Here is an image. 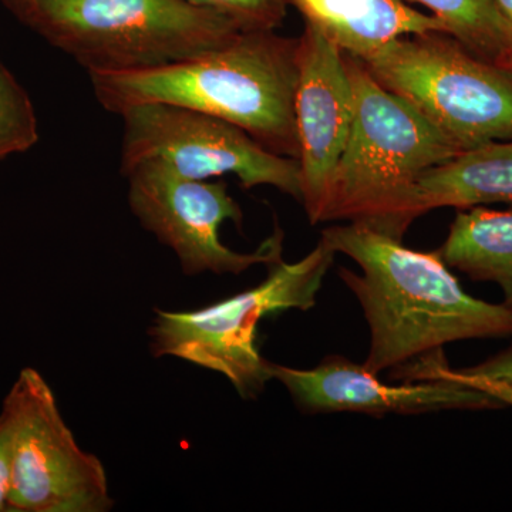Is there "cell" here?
Wrapping results in <instances>:
<instances>
[{"label":"cell","instance_id":"obj_16","mask_svg":"<svg viewBox=\"0 0 512 512\" xmlns=\"http://www.w3.org/2000/svg\"><path fill=\"white\" fill-rule=\"evenodd\" d=\"M37 141L35 110L28 94L0 63V160Z\"/></svg>","mask_w":512,"mask_h":512},{"label":"cell","instance_id":"obj_7","mask_svg":"<svg viewBox=\"0 0 512 512\" xmlns=\"http://www.w3.org/2000/svg\"><path fill=\"white\" fill-rule=\"evenodd\" d=\"M10 423V512H106L114 505L103 463L64 423L45 377L26 367L3 402Z\"/></svg>","mask_w":512,"mask_h":512},{"label":"cell","instance_id":"obj_22","mask_svg":"<svg viewBox=\"0 0 512 512\" xmlns=\"http://www.w3.org/2000/svg\"><path fill=\"white\" fill-rule=\"evenodd\" d=\"M3 2H5L6 5L16 13V15H19V13L25 9V6L28 5L29 2H32V0H3Z\"/></svg>","mask_w":512,"mask_h":512},{"label":"cell","instance_id":"obj_18","mask_svg":"<svg viewBox=\"0 0 512 512\" xmlns=\"http://www.w3.org/2000/svg\"><path fill=\"white\" fill-rule=\"evenodd\" d=\"M235 20L244 30H275L284 23L288 5L284 0H187Z\"/></svg>","mask_w":512,"mask_h":512},{"label":"cell","instance_id":"obj_10","mask_svg":"<svg viewBox=\"0 0 512 512\" xmlns=\"http://www.w3.org/2000/svg\"><path fill=\"white\" fill-rule=\"evenodd\" d=\"M298 39V161L302 204L315 225L319 224L333 174L348 146L355 99L340 47L308 23Z\"/></svg>","mask_w":512,"mask_h":512},{"label":"cell","instance_id":"obj_6","mask_svg":"<svg viewBox=\"0 0 512 512\" xmlns=\"http://www.w3.org/2000/svg\"><path fill=\"white\" fill-rule=\"evenodd\" d=\"M335 255L320 238L301 261L269 265L268 278L256 288L198 311H157L148 329L151 352L221 373L245 399L258 396L272 379L268 360L256 348L259 323L272 313L315 306Z\"/></svg>","mask_w":512,"mask_h":512},{"label":"cell","instance_id":"obj_13","mask_svg":"<svg viewBox=\"0 0 512 512\" xmlns=\"http://www.w3.org/2000/svg\"><path fill=\"white\" fill-rule=\"evenodd\" d=\"M494 202H512V140L464 151L426 171L417 184L420 215L437 208L466 210Z\"/></svg>","mask_w":512,"mask_h":512},{"label":"cell","instance_id":"obj_1","mask_svg":"<svg viewBox=\"0 0 512 512\" xmlns=\"http://www.w3.org/2000/svg\"><path fill=\"white\" fill-rule=\"evenodd\" d=\"M322 239L356 262L342 268L370 328L365 369L373 375L467 339L510 338L512 309L468 295L439 252H419L363 225H333Z\"/></svg>","mask_w":512,"mask_h":512},{"label":"cell","instance_id":"obj_9","mask_svg":"<svg viewBox=\"0 0 512 512\" xmlns=\"http://www.w3.org/2000/svg\"><path fill=\"white\" fill-rule=\"evenodd\" d=\"M123 175L131 211L161 244L173 249L185 274L238 275L255 265L282 261L284 232L278 227L251 254L222 244L221 225L242 224L241 207L224 183L181 177L157 160L143 161Z\"/></svg>","mask_w":512,"mask_h":512},{"label":"cell","instance_id":"obj_11","mask_svg":"<svg viewBox=\"0 0 512 512\" xmlns=\"http://www.w3.org/2000/svg\"><path fill=\"white\" fill-rule=\"evenodd\" d=\"M269 373L284 384L296 406L309 414L356 412L386 416L504 407L490 394L454 380H420L393 386L345 356H328L311 370L269 362Z\"/></svg>","mask_w":512,"mask_h":512},{"label":"cell","instance_id":"obj_23","mask_svg":"<svg viewBox=\"0 0 512 512\" xmlns=\"http://www.w3.org/2000/svg\"><path fill=\"white\" fill-rule=\"evenodd\" d=\"M504 67H507V69L512 70V60H511V62H508L507 64H505Z\"/></svg>","mask_w":512,"mask_h":512},{"label":"cell","instance_id":"obj_3","mask_svg":"<svg viewBox=\"0 0 512 512\" xmlns=\"http://www.w3.org/2000/svg\"><path fill=\"white\" fill-rule=\"evenodd\" d=\"M345 55L355 113L319 222L349 221L402 241L416 218L421 175L461 150L362 60Z\"/></svg>","mask_w":512,"mask_h":512},{"label":"cell","instance_id":"obj_21","mask_svg":"<svg viewBox=\"0 0 512 512\" xmlns=\"http://www.w3.org/2000/svg\"><path fill=\"white\" fill-rule=\"evenodd\" d=\"M494 3L512 30V0H494Z\"/></svg>","mask_w":512,"mask_h":512},{"label":"cell","instance_id":"obj_19","mask_svg":"<svg viewBox=\"0 0 512 512\" xmlns=\"http://www.w3.org/2000/svg\"><path fill=\"white\" fill-rule=\"evenodd\" d=\"M10 474H12V450H10V423L5 413H0V512H10Z\"/></svg>","mask_w":512,"mask_h":512},{"label":"cell","instance_id":"obj_12","mask_svg":"<svg viewBox=\"0 0 512 512\" xmlns=\"http://www.w3.org/2000/svg\"><path fill=\"white\" fill-rule=\"evenodd\" d=\"M342 52L366 59L394 39L427 32L447 33L433 15L404 0H284Z\"/></svg>","mask_w":512,"mask_h":512},{"label":"cell","instance_id":"obj_8","mask_svg":"<svg viewBox=\"0 0 512 512\" xmlns=\"http://www.w3.org/2000/svg\"><path fill=\"white\" fill-rule=\"evenodd\" d=\"M119 116L121 174L157 160L191 180L232 174L248 190L269 185L302 202L299 161L266 150L235 124L165 103L138 104Z\"/></svg>","mask_w":512,"mask_h":512},{"label":"cell","instance_id":"obj_2","mask_svg":"<svg viewBox=\"0 0 512 512\" xmlns=\"http://www.w3.org/2000/svg\"><path fill=\"white\" fill-rule=\"evenodd\" d=\"M298 43L275 30H241L184 62L90 73V83L100 106L117 116L138 104H173L235 124L266 150L298 160Z\"/></svg>","mask_w":512,"mask_h":512},{"label":"cell","instance_id":"obj_17","mask_svg":"<svg viewBox=\"0 0 512 512\" xmlns=\"http://www.w3.org/2000/svg\"><path fill=\"white\" fill-rule=\"evenodd\" d=\"M399 372H393L396 379L404 382H420V380L446 379L454 380L473 389L490 394L504 406H512V383L501 380L485 379V377L467 375L461 370H453L447 366L444 360L443 350L431 353L429 356L420 357L407 365L396 367Z\"/></svg>","mask_w":512,"mask_h":512},{"label":"cell","instance_id":"obj_20","mask_svg":"<svg viewBox=\"0 0 512 512\" xmlns=\"http://www.w3.org/2000/svg\"><path fill=\"white\" fill-rule=\"evenodd\" d=\"M461 372L467 375L485 377V379L501 380V382L512 383V346L503 350L480 365L468 367Z\"/></svg>","mask_w":512,"mask_h":512},{"label":"cell","instance_id":"obj_15","mask_svg":"<svg viewBox=\"0 0 512 512\" xmlns=\"http://www.w3.org/2000/svg\"><path fill=\"white\" fill-rule=\"evenodd\" d=\"M423 5L448 35L474 55L505 66L512 60V30L494 0H404Z\"/></svg>","mask_w":512,"mask_h":512},{"label":"cell","instance_id":"obj_5","mask_svg":"<svg viewBox=\"0 0 512 512\" xmlns=\"http://www.w3.org/2000/svg\"><path fill=\"white\" fill-rule=\"evenodd\" d=\"M362 62L461 153L512 140V70L474 55L448 33L399 37Z\"/></svg>","mask_w":512,"mask_h":512},{"label":"cell","instance_id":"obj_4","mask_svg":"<svg viewBox=\"0 0 512 512\" xmlns=\"http://www.w3.org/2000/svg\"><path fill=\"white\" fill-rule=\"evenodd\" d=\"M18 16L89 74L184 62L244 30L187 0H32Z\"/></svg>","mask_w":512,"mask_h":512},{"label":"cell","instance_id":"obj_14","mask_svg":"<svg viewBox=\"0 0 512 512\" xmlns=\"http://www.w3.org/2000/svg\"><path fill=\"white\" fill-rule=\"evenodd\" d=\"M441 259L474 281L503 289V305L512 309V211L480 207L458 210Z\"/></svg>","mask_w":512,"mask_h":512}]
</instances>
